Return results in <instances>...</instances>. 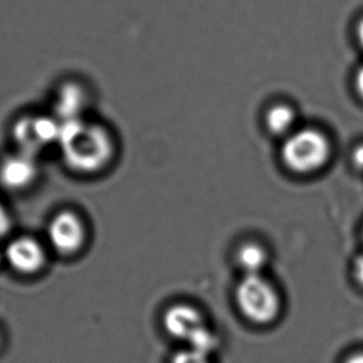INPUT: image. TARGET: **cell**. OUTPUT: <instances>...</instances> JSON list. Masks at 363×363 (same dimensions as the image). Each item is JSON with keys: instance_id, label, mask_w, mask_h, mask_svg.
<instances>
[{"instance_id": "14", "label": "cell", "mask_w": 363, "mask_h": 363, "mask_svg": "<svg viewBox=\"0 0 363 363\" xmlns=\"http://www.w3.org/2000/svg\"><path fill=\"white\" fill-rule=\"evenodd\" d=\"M353 277L359 285L363 286V254L356 257L353 264Z\"/></svg>"}, {"instance_id": "6", "label": "cell", "mask_w": 363, "mask_h": 363, "mask_svg": "<svg viewBox=\"0 0 363 363\" xmlns=\"http://www.w3.org/2000/svg\"><path fill=\"white\" fill-rule=\"evenodd\" d=\"M48 237L56 252L62 255H72L85 244V224L76 213L70 211L59 213L49 224Z\"/></svg>"}, {"instance_id": "15", "label": "cell", "mask_w": 363, "mask_h": 363, "mask_svg": "<svg viewBox=\"0 0 363 363\" xmlns=\"http://www.w3.org/2000/svg\"><path fill=\"white\" fill-rule=\"evenodd\" d=\"M353 162L354 164L363 169V146H359L353 152Z\"/></svg>"}, {"instance_id": "12", "label": "cell", "mask_w": 363, "mask_h": 363, "mask_svg": "<svg viewBox=\"0 0 363 363\" xmlns=\"http://www.w3.org/2000/svg\"><path fill=\"white\" fill-rule=\"evenodd\" d=\"M171 363H211L209 356L193 351L191 348L183 350L176 353L172 358Z\"/></svg>"}, {"instance_id": "11", "label": "cell", "mask_w": 363, "mask_h": 363, "mask_svg": "<svg viewBox=\"0 0 363 363\" xmlns=\"http://www.w3.org/2000/svg\"><path fill=\"white\" fill-rule=\"evenodd\" d=\"M295 121V113L290 107L285 105L272 107L267 116V127L274 133H285L293 127Z\"/></svg>"}, {"instance_id": "16", "label": "cell", "mask_w": 363, "mask_h": 363, "mask_svg": "<svg viewBox=\"0 0 363 363\" xmlns=\"http://www.w3.org/2000/svg\"><path fill=\"white\" fill-rule=\"evenodd\" d=\"M356 87H357L358 92L361 94V96H363V66L357 71Z\"/></svg>"}, {"instance_id": "19", "label": "cell", "mask_w": 363, "mask_h": 363, "mask_svg": "<svg viewBox=\"0 0 363 363\" xmlns=\"http://www.w3.org/2000/svg\"><path fill=\"white\" fill-rule=\"evenodd\" d=\"M0 342H1V335H0Z\"/></svg>"}, {"instance_id": "7", "label": "cell", "mask_w": 363, "mask_h": 363, "mask_svg": "<svg viewBox=\"0 0 363 363\" xmlns=\"http://www.w3.org/2000/svg\"><path fill=\"white\" fill-rule=\"evenodd\" d=\"M163 326L171 336L188 345L208 328L201 311L188 303H177L168 308L163 316Z\"/></svg>"}, {"instance_id": "3", "label": "cell", "mask_w": 363, "mask_h": 363, "mask_svg": "<svg viewBox=\"0 0 363 363\" xmlns=\"http://www.w3.org/2000/svg\"><path fill=\"white\" fill-rule=\"evenodd\" d=\"M62 123L49 112H26L16 118L13 138L18 151L36 157L43 150L59 145Z\"/></svg>"}, {"instance_id": "17", "label": "cell", "mask_w": 363, "mask_h": 363, "mask_svg": "<svg viewBox=\"0 0 363 363\" xmlns=\"http://www.w3.org/2000/svg\"><path fill=\"white\" fill-rule=\"evenodd\" d=\"M345 363H363V352L353 353L352 356L345 361Z\"/></svg>"}, {"instance_id": "9", "label": "cell", "mask_w": 363, "mask_h": 363, "mask_svg": "<svg viewBox=\"0 0 363 363\" xmlns=\"http://www.w3.org/2000/svg\"><path fill=\"white\" fill-rule=\"evenodd\" d=\"M6 257L13 269L26 275L40 272L46 260L40 242L29 237L13 240L6 247Z\"/></svg>"}, {"instance_id": "5", "label": "cell", "mask_w": 363, "mask_h": 363, "mask_svg": "<svg viewBox=\"0 0 363 363\" xmlns=\"http://www.w3.org/2000/svg\"><path fill=\"white\" fill-rule=\"evenodd\" d=\"M92 104V91L80 80H66L56 87L50 112L61 122L77 121L87 117Z\"/></svg>"}, {"instance_id": "13", "label": "cell", "mask_w": 363, "mask_h": 363, "mask_svg": "<svg viewBox=\"0 0 363 363\" xmlns=\"http://www.w3.org/2000/svg\"><path fill=\"white\" fill-rule=\"evenodd\" d=\"M11 219L6 207L0 203V238L6 237L11 230Z\"/></svg>"}, {"instance_id": "4", "label": "cell", "mask_w": 363, "mask_h": 363, "mask_svg": "<svg viewBox=\"0 0 363 363\" xmlns=\"http://www.w3.org/2000/svg\"><path fill=\"white\" fill-rule=\"evenodd\" d=\"M330 146L323 135L315 130H301L289 137L283 147L285 164L298 173H311L326 163Z\"/></svg>"}, {"instance_id": "10", "label": "cell", "mask_w": 363, "mask_h": 363, "mask_svg": "<svg viewBox=\"0 0 363 363\" xmlns=\"http://www.w3.org/2000/svg\"><path fill=\"white\" fill-rule=\"evenodd\" d=\"M237 260L245 275H262L267 265V252L259 244L247 242L239 247Z\"/></svg>"}, {"instance_id": "2", "label": "cell", "mask_w": 363, "mask_h": 363, "mask_svg": "<svg viewBox=\"0 0 363 363\" xmlns=\"http://www.w3.org/2000/svg\"><path fill=\"white\" fill-rule=\"evenodd\" d=\"M235 301L240 313L257 325L272 323L281 308L278 290L262 275H244L235 290Z\"/></svg>"}, {"instance_id": "18", "label": "cell", "mask_w": 363, "mask_h": 363, "mask_svg": "<svg viewBox=\"0 0 363 363\" xmlns=\"http://www.w3.org/2000/svg\"><path fill=\"white\" fill-rule=\"evenodd\" d=\"M357 36L358 40L361 43V45L363 46V19L361 21V23L358 24L357 26Z\"/></svg>"}, {"instance_id": "20", "label": "cell", "mask_w": 363, "mask_h": 363, "mask_svg": "<svg viewBox=\"0 0 363 363\" xmlns=\"http://www.w3.org/2000/svg\"><path fill=\"white\" fill-rule=\"evenodd\" d=\"M0 259H1V257H0Z\"/></svg>"}, {"instance_id": "8", "label": "cell", "mask_w": 363, "mask_h": 363, "mask_svg": "<svg viewBox=\"0 0 363 363\" xmlns=\"http://www.w3.org/2000/svg\"><path fill=\"white\" fill-rule=\"evenodd\" d=\"M38 172L36 157L16 151L0 163V182L8 189L19 191L34 183Z\"/></svg>"}, {"instance_id": "1", "label": "cell", "mask_w": 363, "mask_h": 363, "mask_svg": "<svg viewBox=\"0 0 363 363\" xmlns=\"http://www.w3.org/2000/svg\"><path fill=\"white\" fill-rule=\"evenodd\" d=\"M57 146L66 166L82 174L102 171L111 163L116 152L111 130L89 117L62 123Z\"/></svg>"}]
</instances>
